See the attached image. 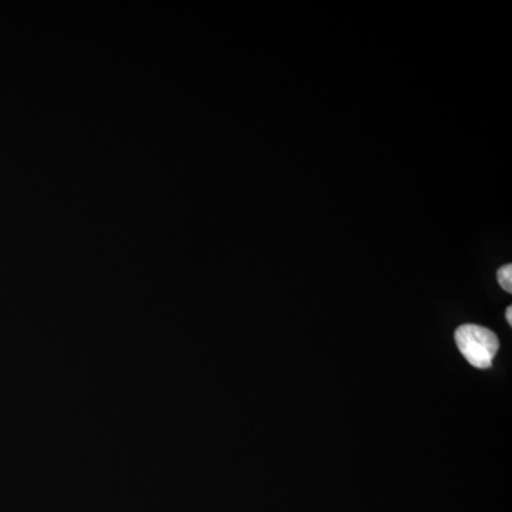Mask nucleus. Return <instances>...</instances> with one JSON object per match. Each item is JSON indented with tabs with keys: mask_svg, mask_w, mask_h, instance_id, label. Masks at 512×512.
<instances>
[{
	"mask_svg": "<svg viewBox=\"0 0 512 512\" xmlns=\"http://www.w3.org/2000/svg\"><path fill=\"white\" fill-rule=\"evenodd\" d=\"M505 318H507V322L512 325V306H508L507 312H505Z\"/></svg>",
	"mask_w": 512,
	"mask_h": 512,
	"instance_id": "3",
	"label": "nucleus"
},
{
	"mask_svg": "<svg viewBox=\"0 0 512 512\" xmlns=\"http://www.w3.org/2000/svg\"><path fill=\"white\" fill-rule=\"evenodd\" d=\"M457 348L471 366L488 369L494 362L500 343L493 330L478 325H463L456 330Z\"/></svg>",
	"mask_w": 512,
	"mask_h": 512,
	"instance_id": "1",
	"label": "nucleus"
},
{
	"mask_svg": "<svg viewBox=\"0 0 512 512\" xmlns=\"http://www.w3.org/2000/svg\"><path fill=\"white\" fill-rule=\"evenodd\" d=\"M498 284L501 285V288L504 289L505 292H512V265H504L501 266L500 271L497 274Z\"/></svg>",
	"mask_w": 512,
	"mask_h": 512,
	"instance_id": "2",
	"label": "nucleus"
}]
</instances>
